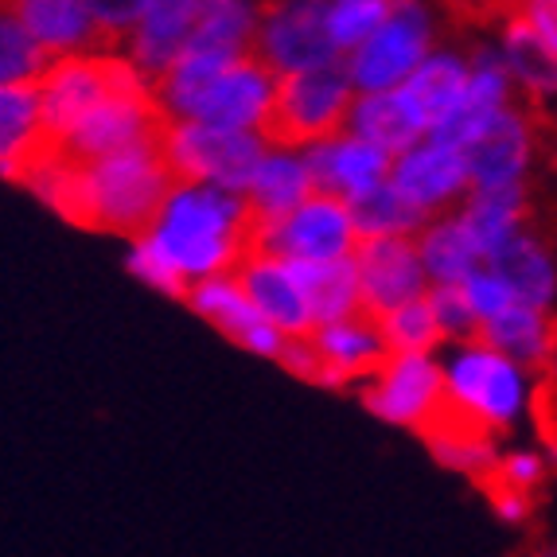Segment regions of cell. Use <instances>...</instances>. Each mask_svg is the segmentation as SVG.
<instances>
[{"label":"cell","mask_w":557,"mask_h":557,"mask_svg":"<svg viewBox=\"0 0 557 557\" xmlns=\"http://www.w3.org/2000/svg\"><path fill=\"white\" fill-rule=\"evenodd\" d=\"M184 288L234 273L253 250V214L238 191L176 180L137 234Z\"/></svg>","instance_id":"obj_1"},{"label":"cell","mask_w":557,"mask_h":557,"mask_svg":"<svg viewBox=\"0 0 557 557\" xmlns=\"http://www.w3.org/2000/svg\"><path fill=\"white\" fill-rule=\"evenodd\" d=\"M441 374H445V409L487 437L499 441L503 433H515L530 418V406H534L530 371L483 339L448 347L441 355Z\"/></svg>","instance_id":"obj_2"},{"label":"cell","mask_w":557,"mask_h":557,"mask_svg":"<svg viewBox=\"0 0 557 557\" xmlns=\"http://www.w3.org/2000/svg\"><path fill=\"white\" fill-rule=\"evenodd\" d=\"M172 184L176 176L164 160L160 137L90 160L83 164V223L78 226L137 238L152 223Z\"/></svg>","instance_id":"obj_3"},{"label":"cell","mask_w":557,"mask_h":557,"mask_svg":"<svg viewBox=\"0 0 557 557\" xmlns=\"http://www.w3.org/2000/svg\"><path fill=\"white\" fill-rule=\"evenodd\" d=\"M110 83L113 90L102 102L94 106L59 145H51L75 164H90V160H102L110 152L133 149L140 140L160 137V129H164L152 83L121 51L110 55Z\"/></svg>","instance_id":"obj_4"},{"label":"cell","mask_w":557,"mask_h":557,"mask_svg":"<svg viewBox=\"0 0 557 557\" xmlns=\"http://www.w3.org/2000/svg\"><path fill=\"white\" fill-rule=\"evenodd\" d=\"M433 47H437V9L429 0H394L391 16L374 28V36L362 39L339 63L355 94L398 90L425 63Z\"/></svg>","instance_id":"obj_5"},{"label":"cell","mask_w":557,"mask_h":557,"mask_svg":"<svg viewBox=\"0 0 557 557\" xmlns=\"http://www.w3.org/2000/svg\"><path fill=\"white\" fill-rule=\"evenodd\" d=\"M160 149H164V160L176 180L223 187V191L242 196L258 160L270 149V137L265 133L211 129L199 121H164Z\"/></svg>","instance_id":"obj_6"},{"label":"cell","mask_w":557,"mask_h":557,"mask_svg":"<svg viewBox=\"0 0 557 557\" xmlns=\"http://www.w3.org/2000/svg\"><path fill=\"white\" fill-rule=\"evenodd\" d=\"M351 102L355 86L347 78L344 63L281 78L270 121V140L293 145V149H308L317 140L335 137V133H344Z\"/></svg>","instance_id":"obj_7"},{"label":"cell","mask_w":557,"mask_h":557,"mask_svg":"<svg viewBox=\"0 0 557 557\" xmlns=\"http://www.w3.org/2000/svg\"><path fill=\"white\" fill-rule=\"evenodd\" d=\"M362 409L382 425L425 433L445 413V374L437 355H386L359 386Z\"/></svg>","instance_id":"obj_8"},{"label":"cell","mask_w":557,"mask_h":557,"mask_svg":"<svg viewBox=\"0 0 557 557\" xmlns=\"http://www.w3.org/2000/svg\"><path fill=\"white\" fill-rule=\"evenodd\" d=\"M253 250L285 261H300V265L344 261L359 250V231H355L351 207L344 199L317 191L277 223L253 226Z\"/></svg>","instance_id":"obj_9"},{"label":"cell","mask_w":557,"mask_h":557,"mask_svg":"<svg viewBox=\"0 0 557 557\" xmlns=\"http://www.w3.org/2000/svg\"><path fill=\"white\" fill-rule=\"evenodd\" d=\"M253 55L277 78L339 63L324 16V0H265Z\"/></svg>","instance_id":"obj_10"},{"label":"cell","mask_w":557,"mask_h":557,"mask_svg":"<svg viewBox=\"0 0 557 557\" xmlns=\"http://www.w3.org/2000/svg\"><path fill=\"white\" fill-rule=\"evenodd\" d=\"M277 83L281 78L258 55H242L207 78V86L196 94V102L187 106L184 121H199V125H211V129L265 133L270 137Z\"/></svg>","instance_id":"obj_11"},{"label":"cell","mask_w":557,"mask_h":557,"mask_svg":"<svg viewBox=\"0 0 557 557\" xmlns=\"http://www.w3.org/2000/svg\"><path fill=\"white\" fill-rule=\"evenodd\" d=\"M110 55L113 47H102V51H90V55L51 59L47 63V71L36 83V102L39 117H44L47 145H59L113 90Z\"/></svg>","instance_id":"obj_12"},{"label":"cell","mask_w":557,"mask_h":557,"mask_svg":"<svg viewBox=\"0 0 557 557\" xmlns=\"http://www.w3.org/2000/svg\"><path fill=\"white\" fill-rule=\"evenodd\" d=\"M391 187L425 219H437L465 203L472 191V176H468L465 152L425 137L391 160Z\"/></svg>","instance_id":"obj_13"},{"label":"cell","mask_w":557,"mask_h":557,"mask_svg":"<svg viewBox=\"0 0 557 557\" xmlns=\"http://www.w3.org/2000/svg\"><path fill=\"white\" fill-rule=\"evenodd\" d=\"M359 277L362 312L382 320L394 308L421 300L429 293L425 265H421L418 238H367L351 253Z\"/></svg>","instance_id":"obj_14"},{"label":"cell","mask_w":557,"mask_h":557,"mask_svg":"<svg viewBox=\"0 0 557 557\" xmlns=\"http://www.w3.org/2000/svg\"><path fill=\"white\" fill-rule=\"evenodd\" d=\"M184 300L203 324H211L214 332L226 335L234 347H242V351L258 355V359H273V362H277L281 351H285L288 339L270 324V320H261V312L250 305L246 288L238 285L234 273L199 281V285L187 288Z\"/></svg>","instance_id":"obj_15"},{"label":"cell","mask_w":557,"mask_h":557,"mask_svg":"<svg viewBox=\"0 0 557 557\" xmlns=\"http://www.w3.org/2000/svg\"><path fill=\"white\" fill-rule=\"evenodd\" d=\"M234 277L246 288V297H250V305L261 312V320H270L285 339H305V335H312L317 320H312V308H308L305 285H300V273L293 261L250 250L246 261L234 270Z\"/></svg>","instance_id":"obj_16"},{"label":"cell","mask_w":557,"mask_h":557,"mask_svg":"<svg viewBox=\"0 0 557 557\" xmlns=\"http://www.w3.org/2000/svg\"><path fill=\"white\" fill-rule=\"evenodd\" d=\"M472 187H515L527 184L534 164V125L519 106L495 113L465 149Z\"/></svg>","instance_id":"obj_17"},{"label":"cell","mask_w":557,"mask_h":557,"mask_svg":"<svg viewBox=\"0 0 557 557\" xmlns=\"http://www.w3.org/2000/svg\"><path fill=\"white\" fill-rule=\"evenodd\" d=\"M308 168H312V184H317L320 196L344 199V203H355V199L371 196L374 187H382L391 180V157L379 152L367 140L351 137V133H335L327 140H317L305 149Z\"/></svg>","instance_id":"obj_18"},{"label":"cell","mask_w":557,"mask_h":557,"mask_svg":"<svg viewBox=\"0 0 557 557\" xmlns=\"http://www.w3.org/2000/svg\"><path fill=\"white\" fill-rule=\"evenodd\" d=\"M312 347L320 355V367H324V386L327 391H339V386H362L386 359V339H382V327L374 317L359 312V317L335 320V324L312 327Z\"/></svg>","instance_id":"obj_19"},{"label":"cell","mask_w":557,"mask_h":557,"mask_svg":"<svg viewBox=\"0 0 557 557\" xmlns=\"http://www.w3.org/2000/svg\"><path fill=\"white\" fill-rule=\"evenodd\" d=\"M199 0H149L137 28L121 39V55L137 66L140 75L157 83L168 66L184 55L191 28H196Z\"/></svg>","instance_id":"obj_20"},{"label":"cell","mask_w":557,"mask_h":557,"mask_svg":"<svg viewBox=\"0 0 557 557\" xmlns=\"http://www.w3.org/2000/svg\"><path fill=\"white\" fill-rule=\"evenodd\" d=\"M308 196H317V184H312V168H308L305 149L270 140V149L258 160L250 184L242 191V199H246V207L253 214V226L277 223L288 211H297Z\"/></svg>","instance_id":"obj_21"},{"label":"cell","mask_w":557,"mask_h":557,"mask_svg":"<svg viewBox=\"0 0 557 557\" xmlns=\"http://www.w3.org/2000/svg\"><path fill=\"white\" fill-rule=\"evenodd\" d=\"M9 9L47 59L90 55L106 47L86 0H9Z\"/></svg>","instance_id":"obj_22"},{"label":"cell","mask_w":557,"mask_h":557,"mask_svg":"<svg viewBox=\"0 0 557 557\" xmlns=\"http://www.w3.org/2000/svg\"><path fill=\"white\" fill-rule=\"evenodd\" d=\"M344 129L394 160L429 137V121L421 117V110L409 102V94L398 86V90L355 94Z\"/></svg>","instance_id":"obj_23"},{"label":"cell","mask_w":557,"mask_h":557,"mask_svg":"<svg viewBox=\"0 0 557 557\" xmlns=\"http://www.w3.org/2000/svg\"><path fill=\"white\" fill-rule=\"evenodd\" d=\"M418 253L425 265L429 285H465L475 270H483L487 261L480 253V242L468 231L460 207L448 214L429 219L418 234Z\"/></svg>","instance_id":"obj_24"},{"label":"cell","mask_w":557,"mask_h":557,"mask_svg":"<svg viewBox=\"0 0 557 557\" xmlns=\"http://www.w3.org/2000/svg\"><path fill=\"white\" fill-rule=\"evenodd\" d=\"M480 339L527 371H542L557 359V320L546 308L511 305L503 317L480 327Z\"/></svg>","instance_id":"obj_25"},{"label":"cell","mask_w":557,"mask_h":557,"mask_svg":"<svg viewBox=\"0 0 557 557\" xmlns=\"http://www.w3.org/2000/svg\"><path fill=\"white\" fill-rule=\"evenodd\" d=\"M527 184L515 187H472L468 199L460 203L468 231L480 242L483 261L499 258L522 231H527Z\"/></svg>","instance_id":"obj_26"},{"label":"cell","mask_w":557,"mask_h":557,"mask_svg":"<svg viewBox=\"0 0 557 557\" xmlns=\"http://www.w3.org/2000/svg\"><path fill=\"white\" fill-rule=\"evenodd\" d=\"M261 9H265V0H199L196 28H191L187 47L223 59L253 55Z\"/></svg>","instance_id":"obj_27"},{"label":"cell","mask_w":557,"mask_h":557,"mask_svg":"<svg viewBox=\"0 0 557 557\" xmlns=\"http://www.w3.org/2000/svg\"><path fill=\"white\" fill-rule=\"evenodd\" d=\"M44 149L51 145L39 117L36 86H4L0 90V176L20 184V176Z\"/></svg>","instance_id":"obj_28"},{"label":"cell","mask_w":557,"mask_h":557,"mask_svg":"<svg viewBox=\"0 0 557 557\" xmlns=\"http://www.w3.org/2000/svg\"><path fill=\"white\" fill-rule=\"evenodd\" d=\"M487 265H492V270L511 285V293L519 297V305L554 312V305H557V258L539 234L522 231L519 238H515L499 258L487 261Z\"/></svg>","instance_id":"obj_29"},{"label":"cell","mask_w":557,"mask_h":557,"mask_svg":"<svg viewBox=\"0 0 557 557\" xmlns=\"http://www.w3.org/2000/svg\"><path fill=\"white\" fill-rule=\"evenodd\" d=\"M421 437H425V445H429V456H433L445 472L475 480L480 487L492 480L495 460H499V441L480 433V429L468 425V421L453 418L448 409L421 433Z\"/></svg>","instance_id":"obj_30"},{"label":"cell","mask_w":557,"mask_h":557,"mask_svg":"<svg viewBox=\"0 0 557 557\" xmlns=\"http://www.w3.org/2000/svg\"><path fill=\"white\" fill-rule=\"evenodd\" d=\"M401 90L409 94V102L418 106L421 117L429 121V129L445 121L456 106L465 102L468 90V55L456 47H433L425 63L406 78Z\"/></svg>","instance_id":"obj_31"},{"label":"cell","mask_w":557,"mask_h":557,"mask_svg":"<svg viewBox=\"0 0 557 557\" xmlns=\"http://www.w3.org/2000/svg\"><path fill=\"white\" fill-rule=\"evenodd\" d=\"M300 273V285H305L308 308H312V320L320 324H335V320L359 317L362 300H359V277H355V261H320V265H300L293 261Z\"/></svg>","instance_id":"obj_32"},{"label":"cell","mask_w":557,"mask_h":557,"mask_svg":"<svg viewBox=\"0 0 557 557\" xmlns=\"http://www.w3.org/2000/svg\"><path fill=\"white\" fill-rule=\"evenodd\" d=\"M495 44L503 51V63H507L515 90H522L527 98H539V102L557 98V55L530 36L519 20H507V28H503V36Z\"/></svg>","instance_id":"obj_33"},{"label":"cell","mask_w":557,"mask_h":557,"mask_svg":"<svg viewBox=\"0 0 557 557\" xmlns=\"http://www.w3.org/2000/svg\"><path fill=\"white\" fill-rule=\"evenodd\" d=\"M20 187H28L32 196L66 223H83V164L63 157L59 149H44L20 176Z\"/></svg>","instance_id":"obj_34"},{"label":"cell","mask_w":557,"mask_h":557,"mask_svg":"<svg viewBox=\"0 0 557 557\" xmlns=\"http://www.w3.org/2000/svg\"><path fill=\"white\" fill-rule=\"evenodd\" d=\"M347 207H351L359 242H367V238H418L421 226L429 223L418 207H409L406 199L394 191L391 180H386L382 187H374L371 196L355 199V203H347Z\"/></svg>","instance_id":"obj_35"},{"label":"cell","mask_w":557,"mask_h":557,"mask_svg":"<svg viewBox=\"0 0 557 557\" xmlns=\"http://www.w3.org/2000/svg\"><path fill=\"white\" fill-rule=\"evenodd\" d=\"M51 59L39 51L28 28L16 20L9 4H0V90L4 86H36Z\"/></svg>","instance_id":"obj_36"},{"label":"cell","mask_w":557,"mask_h":557,"mask_svg":"<svg viewBox=\"0 0 557 557\" xmlns=\"http://www.w3.org/2000/svg\"><path fill=\"white\" fill-rule=\"evenodd\" d=\"M379 327L391 355H437V347H445V339H441V332H437V320H433V308H429L425 297L386 312V317L379 320Z\"/></svg>","instance_id":"obj_37"},{"label":"cell","mask_w":557,"mask_h":557,"mask_svg":"<svg viewBox=\"0 0 557 557\" xmlns=\"http://www.w3.org/2000/svg\"><path fill=\"white\" fill-rule=\"evenodd\" d=\"M394 0H324V16L332 44L339 51V59L351 55L362 39H371L374 28L391 16Z\"/></svg>","instance_id":"obj_38"},{"label":"cell","mask_w":557,"mask_h":557,"mask_svg":"<svg viewBox=\"0 0 557 557\" xmlns=\"http://www.w3.org/2000/svg\"><path fill=\"white\" fill-rule=\"evenodd\" d=\"M549 468H554V460L542 448H530V445L507 448V453H499L492 480L483 483V487H503V492H519L530 495V499H539V492L549 480Z\"/></svg>","instance_id":"obj_39"},{"label":"cell","mask_w":557,"mask_h":557,"mask_svg":"<svg viewBox=\"0 0 557 557\" xmlns=\"http://www.w3.org/2000/svg\"><path fill=\"white\" fill-rule=\"evenodd\" d=\"M425 300H429V308H433V320H437V332H441V339H445V347L480 339V320L472 317V308H468V297L460 285H429Z\"/></svg>","instance_id":"obj_40"},{"label":"cell","mask_w":557,"mask_h":557,"mask_svg":"<svg viewBox=\"0 0 557 557\" xmlns=\"http://www.w3.org/2000/svg\"><path fill=\"white\" fill-rule=\"evenodd\" d=\"M465 297H468V308H472V317L483 324H492L495 317H503L511 305H519V297L511 293V285L499 277V273L492 270V265H483V270H475L472 277L465 281Z\"/></svg>","instance_id":"obj_41"},{"label":"cell","mask_w":557,"mask_h":557,"mask_svg":"<svg viewBox=\"0 0 557 557\" xmlns=\"http://www.w3.org/2000/svg\"><path fill=\"white\" fill-rule=\"evenodd\" d=\"M145 4H149V0H86V9L94 12V24L102 32L106 47H113V44L121 47V39L137 28Z\"/></svg>","instance_id":"obj_42"},{"label":"cell","mask_w":557,"mask_h":557,"mask_svg":"<svg viewBox=\"0 0 557 557\" xmlns=\"http://www.w3.org/2000/svg\"><path fill=\"white\" fill-rule=\"evenodd\" d=\"M515 20L557 55V0H515Z\"/></svg>","instance_id":"obj_43"},{"label":"cell","mask_w":557,"mask_h":557,"mask_svg":"<svg viewBox=\"0 0 557 557\" xmlns=\"http://www.w3.org/2000/svg\"><path fill=\"white\" fill-rule=\"evenodd\" d=\"M281 371H288L293 379L312 382V386H324V367H320V355L312 347V339H288L285 351H281Z\"/></svg>","instance_id":"obj_44"},{"label":"cell","mask_w":557,"mask_h":557,"mask_svg":"<svg viewBox=\"0 0 557 557\" xmlns=\"http://www.w3.org/2000/svg\"><path fill=\"white\" fill-rule=\"evenodd\" d=\"M487 492V503H492V515L503 522V527H527L534 519V499L530 495H519V492H503V487H483Z\"/></svg>","instance_id":"obj_45"}]
</instances>
